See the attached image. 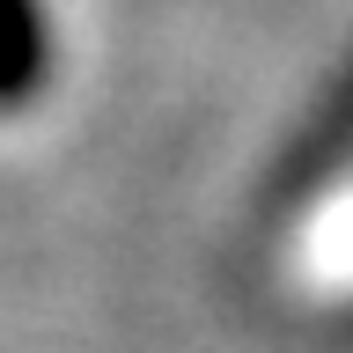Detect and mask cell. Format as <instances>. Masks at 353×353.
<instances>
[{"label":"cell","instance_id":"cell-1","mask_svg":"<svg viewBox=\"0 0 353 353\" xmlns=\"http://www.w3.org/2000/svg\"><path fill=\"white\" fill-rule=\"evenodd\" d=\"M44 81V15L37 0H0V110Z\"/></svg>","mask_w":353,"mask_h":353}]
</instances>
